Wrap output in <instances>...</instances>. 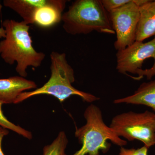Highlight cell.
I'll return each mask as SVG.
<instances>
[{
    "instance_id": "18",
    "label": "cell",
    "mask_w": 155,
    "mask_h": 155,
    "mask_svg": "<svg viewBox=\"0 0 155 155\" xmlns=\"http://www.w3.org/2000/svg\"><path fill=\"white\" fill-rule=\"evenodd\" d=\"M154 128H155V122H154Z\"/></svg>"
},
{
    "instance_id": "9",
    "label": "cell",
    "mask_w": 155,
    "mask_h": 155,
    "mask_svg": "<svg viewBox=\"0 0 155 155\" xmlns=\"http://www.w3.org/2000/svg\"><path fill=\"white\" fill-rule=\"evenodd\" d=\"M36 83L21 76L0 79V101L4 104L14 103L18 96L26 90L37 88Z\"/></svg>"
},
{
    "instance_id": "5",
    "label": "cell",
    "mask_w": 155,
    "mask_h": 155,
    "mask_svg": "<svg viewBox=\"0 0 155 155\" xmlns=\"http://www.w3.org/2000/svg\"><path fill=\"white\" fill-rule=\"evenodd\" d=\"M155 120L154 113L130 111L114 116L110 127L119 137L128 141L140 140L149 148L155 144Z\"/></svg>"
},
{
    "instance_id": "10",
    "label": "cell",
    "mask_w": 155,
    "mask_h": 155,
    "mask_svg": "<svg viewBox=\"0 0 155 155\" xmlns=\"http://www.w3.org/2000/svg\"><path fill=\"white\" fill-rule=\"evenodd\" d=\"M139 20L136 41L143 42L155 35V1H150L139 7Z\"/></svg>"
},
{
    "instance_id": "8",
    "label": "cell",
    "mask_w": 155,
    "mask_h": 155,
    "mask_svg": "<svg viewBox=\"0 0 155 155\" xmlns=\"http://www.w3.org/2000/svg\"><path fill=\"white\" fill-rule=\"evenodd\" d=\"M67 1L48 0L47 3L39 8L35 13L34 24L42 28H49L61 21L63 12Z\"/></svg>"
},
{
    "instance_id": "13",
    "label": "cell",
    "mask_w": 155,
    "mask_h": 155,
    "mask_svg": "<svg viewBox=\"0 0 155 155\" xmlns=\"http://www.w3.org/2000/svg\"><path fill=\"white\" fill-rule=\"evenodd\" d=\"M68 143L66 133L61 131L51 144L43 148V155H67L66 149Z\"/></svg>"
},
{
    "instance_id": "7",
    "label": "cell",
    "mask_w": 155,
    "mask_h": 155,
    "mask_svg": "<svg viewBox=\"0 0 155 155\" xmlns=\"http://www.w3.org/2000/svg\"><path fill=\"white\" fill-rule=\"evenodd\" d=\"M136 0L109 13L113 29L116 35L114 44L116 51H121L136 41L137 29L139 20V7Z\"/></svg>"
},
{
    "instance_id": "3",
    "label": "cell",
    "mask_w": 155,
    "mask_h": 155,
    "mask_svg": "<svg viewBox=\"0 0 155 155\" xmlns=\"http://www.w3.org/2000/svg\"><path fill=\"white\" fill-rule=\"evenodd\" d=\"M63 28L71 35H87L93 31L113 35L109 13L101 0H76L62 15Z\"/></svg>"
},
{
    "instance_id": "11",
    "label": "cell",
    "mask_w": 155,
    "mask_h": 155,
    "mask_svg": "<svg viewBox=\"0 0 155 155\" xmlns=\"http://www.w3.org/2000/svg\"><path fill=\"white\" fill-rule=\"evenodd\" d=\"M114 103L146 106L151 108L155 114V79L143 82L133 94L114 100Z\"/></svg>"
},
{
    "instance_id": "17",
    "label": "cell",
    "mask_w": 155,
    "mask_h": 155,
    "mask_svg": "<svg viewBox=\"0 0 155 155\" xmlns=\"http://www.w3.org/2000/svg\"><path fill=\"white\" fill-rule=\"evenodd\" d=\"M9 134V130L6 128L0 126V155H5L2 149V141L4 137Z\"/></svg>"
},
{
    "instance_id": "19",
    "label": "cell",
    "mask_w": 155,
    "mask_h": 155,
    "mask_svg": "<svg viewBox=\"0 0 155 155\" xmlns=\"http://www.w3.org/2000/svg\"><path fill=\"white\" fill-rule=\"evenodd\" d=\"M154 38H155V35Z\"/></svg>"
},
{
    "instance_id": "2",
    "label": "cell",
    "mask_w": 155,
    "mask_h": 155,
    "mask_svg": "<svg viewBox=\"0 0 155 155\" xmlns=\"http://www.w3.org/2000/svg\"><path fill=\"white\" fill-rule=\"evenodd\" d=\"M51 75L43 86L33 91L23 92L19 95L14 104H19L31 97L48 94L57 98L61 103L71 96H78L84 101L92 103L100 99L94 95L81 91L73 87L75 81L74 71L67 61L65 53L53 51L50 54Z\"/></svg>"
},
{
    "instance_id": "4",
    "label": "cell",
    "mask_w": 155,
    "mask_h": 155,
    "mask_svg": "<svg viewBox=\"0 0 155 155\" xmlns=\"http://www.w3.org/2000/svg\"><path fill=\"white\" fill-rule=\"evenodd\" d=\"M84 116L86 124L76 128L75 132V137L82 146L72 155H99L100 150L107 152L111 146L108 140L121 147L127 145V141L119 137L106 125L101 111L97 106L92 104L89 106Z\"/></svg>"
},
{
    "instance_id": "16",
    "label": "cell",
    "mask_w": 155,
    "mask_h": 155,
    "mask_svg": "<svg viewBox=\"0 0 155 155\" xmlns=\"http://www.w3.org/2000/svg\"><path fill=\"white\" fill-rule=\"evenodd\" d=\"M148 149V148L145 146L137 149H128L121 147L119 155H147Z\"/></svg>"
},
{
    "instance_id": "15",
    "label": "cell",
    "mask_w": 155,
    "mask_h": 155,
    "mask_svg": "<svg viewBox=\"0 0 155 155\" xmlns=\"http://www.w3.org/2000/svg\"><path fill=\"white\" fill-rule=\"evenodd\" d=\"M132 0H101L102 4L108 13L130 2Z\"/></svg>"
},
{
    "instance_id": "14",
    "label": "cell",
    "mask_w": 155,
    "mask_h": 155,
    "mask_svg": "<svg viewBox=\"0 0 155 155\" xmlns=\"http://www.w3.org/2000/svg\"><path fill=\"white\" fill-rule=\"evenodd\" d=\"M3 103L0 101V126L8 130H11L24 137L25 138L30 140L32 138V136L31 132L25 130L24 128L18 125H15L14 123L9 121L4 115L2 105Z\"/></svg>"
},
{
    "instance_id": "12",
    "label": "cell",
    "mask_w": 155,
    "mask_h": 155,
    "mask_svg": "<svg viewBox=\"0 0 155 155\" xmlns=\"http://www.w3.org/2000/svg\"><path fill=\"white\" fill-rule=\"evenodd\" d=\"M48 2V0H4L3 4L16 12L29 25L34 24V16L37 10Z\"/></svg>"
},
{
    "instance_id": "1",
    "label": "cell",
    "mask_w": 155,
    "mask_h": 155,
    "mask_svg": "<svg viewBox=\"0 0 155 155\" xmlns=\"http://www.w3.org/2000/svg\"><path fill=\"white\" fill-rule=\"evenodd\" d=\"M2 25L5 36V39L0 41V56L9 65L16 62V72L20 76L26 77L27 68L39 67L45 54L35 49L29 34L30 26L25 22L7 19Z\"/></svg>"
},
{
    "instance_id": "6",
    "label": "cell",
    "mask_w": 155,
    "mask_h": 155,
    "mask_svg": "<svg viewBox=\"0 0 155 155\" xmlns=\"http://www.w3.org/2000/svg\"><path fill=\"white\" fill-rule=\"evenodd\" d=\"M116 69L119 73L137 75L134 79L139 80L143 77L144 69L142 66L145 61L150 58L154 61L152 67L145 70L144 76L150 80L155 76V39L147 42L136 41L130 46L116 54Z\"/></svg>"
}]
</instances>
